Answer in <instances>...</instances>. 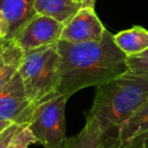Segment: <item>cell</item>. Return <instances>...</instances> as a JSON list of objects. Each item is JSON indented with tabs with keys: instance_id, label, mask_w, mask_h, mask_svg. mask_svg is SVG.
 <instances>
[{
	"instance_id": "9",
	"label": "cell",
	"mask_w": 148,
	"mask_h": 148,
	"mask_svg": "<svg viewBox=\"0 0 148 148\" xmlns=\"http://www.w3.org/2000/svg\"><path fill=\"white\" fill-rule=\"evenodd\" d=\"M148 137V101L122 125L119 134L120 148H143Z\"/></svg>"
},
{
	"instance_id": "14",
	"label": "cell",
	"mask_w": 148,
	"mask_h": 148,
	"mask_svg": "<svg viewBox=\"0 0 148 148\" xmlns=\"http://www.w3.org/2000/svg\"><path fill=\"white\" fill-rule=\"evenodd\" d=\"M38 139L29 126H25L18 133L15 135L11 143L9 144L8 148H29L31 144L37 143Z\"/></svg>"
},
{
	"instance_id": "6",
	"label": "cell",
	"mask_w": 148,
	"mask_h": 148,
	"mask_svg": "<svg viewBox=\"0 0 148 148\" xmlns=\"http://www.w3.org/2000/svg\"><path fill=\"white\" fill-rule=\"evenodd\" d=\"M63 27L64 23L52 17L37 14L16 34L13 41L25 52L33 51L57 44L61 39Z\"/></svg>"
},
{
	"instance_id": "16",
	"label": "cell",
	"mask_w": 148,
	"mask_h": 148,
	"mask_svg": "<svg viewBox=\"0 0 148 148\" xmlns=\"http://www.w3.org/2000/svg\"><path fill=\"white\" fill-rule=\"evenodd\" d=\"M27 125H19V124H11L10 126L0 132V148H8L9 144L13 140L17 133Z\"/></svg>"
},
{
	"instance_id": "8",
	"label": "cell",
	"mask_w": 148,
	"mask_h": 148,
	"mask_svg": "<svg viewBox=\"0 0 148 148\" xmlns=\"http://www.w3.org/2000/svg\"><path fill=\"white\" fill-rule=\"evenodd\" d=\"M0 40H13L38 14L36 0H0Z\"/></svg>"
},
{
	"instance_id": "2",
	"label": "cell",
	"mask_w": 148,
	"mask_h": 148,
	"mask_svg": "<svg viewBox=\"0 0 148 148\" xmlns=\"http://www.w3.org/2000/svg\"><path fill=\"white\" fill-rule=\"evenodd\" d=\"M148 101V73L128 70L119 77L97 86L91 108L85 117L95 120L101 131V148H120L123 123Z\"/></svg>"
},
{
	"instance_id": "13",
	"label": "cell",
	"mask_w": 148,
	"mask_h": 148,
	"mask_svg": "<svg viewBox=\"0 0 148 148\" xmlns=\"http://www.w3.org/2000/svg\"><path fill=\"white\" fill-rule=\"evenodd\" d=\"M85 125L81 131L66 138L60 148H101V131L95 119L85 117Z\"/></svg>"
},
{
	"instance_id": "7",
	"label": "cell",
	"mask_w": 148,
	"mask_h": 148,
	"mask_svg": "<svg viewBox=\"0 0 148 148\" xmlns=\"http://www.w3.org/2000/svg\"><path fill=\"white\" fill-rule=\"evenodd\" d=\"M107 29L95 13V8L81 7L66 25H64L60 41L68 43L99 42Z\"/></svg>"
},
{
	"instance_id": "11",
	"label": "cell",
	"mask_w": 148,
	"mask_h": 148,
	"mask_svg": "<svg viewBox=\"0 0 148 148\" xmlns=\"http://www.w3.org/2000/svg\"><path fill=\"white\" fill-rule=\"evenodd\" d=\"M81 7L82 4L75 0H36L38 14L52 17L64 25L76 14Z\"/></svg>"
},
{
	"instance_id": "1",
	"label": "cell",
	"mask_w": 148,
	"mask_h": 148,
	"mask_svg": "<svg viewBox=\"0 0 148 148\" xmlns=\"http://www.w3.org/2000/svg\"><path fill=\"white\" fill-rule=\"evenodd\" d=\"M60 54V84L58 93L69 99L88 86H99L129 70L128 56L106 31L99 42L57 43Z\"/></svg>"
},
{
	"instance_id": "17",
	"label": "cell",
	"mask_w": 148,
	"mask_h": 148,
	"mask_svg": "<svg viewBox=\"0 0 148 148\" xmlns=\"http://www.w3.org/2000/svg\"><path fill=\"white\" fill-rule=\"evenodd\" d=\"M95 1H97V0H83L82 7H90V8H95Z\"/></svg>"
},
{
	"instance_id": "10",
	"label": "cell",
	"mask_w": 148,
	"mask_h": 148,
	"mask_svg": "<svg viewBox=\"0 0 148 148\" xmlns=\"http://www.w3.org/2000/svg\"><path fill=\"white\" fill-rule=\"evenodd\" d=\"M25 54L13 40H0V87L18 72Z\"/></svg>"
},
{
	"instance_id": "15",
	"label": "cell",
	"mask_w": 148,
	"mask_h": 148,
	"mask_svg": "<svg viewBox=\"0 0 148 148\" xmlns=\"http://www.w3.org/2000/svg\"><path fill=\"white\" fill-rule=\"evenodd\" d=\"M127 62L129 69L132 71L148 73V50L138 55L128 57Z\"/></svg>"
},
{
	"instance_id": "5",
	"label": "cell",
	"mask_w": 148,
	"mask_h": 148,
	"mask_svg": "<svg viewBox=\"0 0 148 148\" xmlns=\"http://www.w3.org/2000/svg\"><path fill=\"white\" fill-rule=\"evenodd\" d=\"M34 108L17 72L4 86L0 87V132L14 123L27 125Z\"/></svg>"
},
{
	"instance_id": "3",
	"label": "cell",
	"mask_w": 148,
	"mask_h": 148,
	"mask_svg": "<svg viewBox=\"0 0 148 148\" xmlns=\"http://www.w3.org/2000/svg\"><path fill=\"white\" fill-rule=\"evenodd\" d=\"M60 60L57 44L25 52L18 73L34 107L58 93Z\"/></svg>"
},
{
	"instance_id": "4",
	"label": "cell",
	"mask_w": 148,
	"mask_h": 148,
	"mask_svg": "<svg viewBox=\"0 0 148 148\" xmlns=\"http://www.w3.org/2000/svg\"><path fill=\"white\" fill-rule=\"evenodd\" d=\"M64 95L57 93L35 106L29 128L44 148H60L66 139Z\"/></svg>"
},
{
	"instance_id": "18",
	"label": "cell",
	"mask_w": 148,
	"mask_h": 148,
	"mask_svg": "<svg viewBox=\"0 0 148 148\" xmlns=\"http://www.w3.org/2000/svg\"><path fill=\"white\" fill-rule=\"evenodd\" d=\"M143 148H148V137L146 138V139H145V141H144Z\"/></svg>"
},
{
	"instance_id": "12",
	"label": "cell",
	"mask_w": 148,
	"mask_h": 148,
	"mask_svg": "<svg viewBox=\"0 0 148 148\" xmlns=\"http://www.w3.org/2000/svg\"><path fill=\"white\" fill-rule=\"evenodd\" d=\"M117 46L128 56H135L148 50V31L140 25L114 35Z\"/></svg>"
},
{
	"instance_id": "19",
	"label": "cell",
	"mask_w": 148,
	"mask_h": 148,
	"mask_svg": "<svg viewBox=\"0 0 148 148\" xmlns=\"http://www.w3.org/2000/svg\"><path fill=\"white\" fill-rule=\"evenodd\" d=\"M76 2H78V3H80V4H82V2H83V0H75Z\"/></svg>"
}]
</instances>
